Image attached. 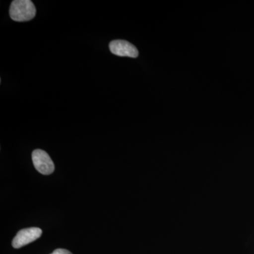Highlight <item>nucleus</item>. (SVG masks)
<instances>
[{
  "mask_svg": "<svg viewBox=\"0 0 254 254\" xmlns=\"http://www.w3.org/2000/svg\"><path fill=\"white\" fill-rule=\"evenodd\" d=\"M36 9L31 0H14L11 2L9 15L11 19L18 22L30 21L36 16Z\"/></svg>",
  "mask_w": 254,
  "mask_h": 254,
  "instance_id": "obj_1",
  "label": "nucleus"
},
{
  "mask_svg": "<svg viewBox=\"0 0 254 254\" xmlns=\"http://www.w3.org/2000/svg\"><path fill=\"white\" fill-rule=\"evenodd\" d=\"M35 168L43 175H50L55 171V165L50 155L45 150L36 149L32 153Z\"/></svg>",
  "mask_w": 254,
  "mask_h": 254,
  "instance_id": "obj_2",
  "label": "nucleus"
},
{
  "mask_svg": "<svg viewBox=\"0 0 254 254\" xmlns=\"http://www.w3.org/2000/svg\"><path fill=\"white\" fill-rule=\"evenodd\" d=\"M41 229L38 227H30L23 229L18 232L12 241V246L15 249H19L34 242L42 235Z\"/></svg>",
  "mask_w": 254,
  "mask_h": 254,
  "instance_id": "obj_3",
  "label": "nucleus"
},
{
  "mask_svg": "<svg viewBox=\"0 0 254 254\" xmlns=\"http://www.w3.org/2000/svg\"><path fill=\"white\" fill-rule=\"evenodd\" d=\"M109 47L111 53L118 56L133 58L138 56V52L136 47L128 41L116 40L110 42Z\"/></svg>",
  "mask_w": 254,
  "mask_h": 254,
  "instance_id": "obj_4",
  "label": "nucleus"
},
{
  "mask_svg": "<svg viewBox=\"0 0 254 254\" xmlns=\"http://www.w3.org/2000/svg\"><path fill=\"white\" fill-rule=\"evenodd\" d=\"M51 254H72L69 251L63 250V249H58L54 251Z\"/></svg>",
  "mask_w": 254,
  "mask_h": 254,
  "instance_id": "obj_5",
  "label": "nucleus"
}]
</instances>
